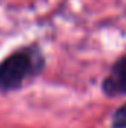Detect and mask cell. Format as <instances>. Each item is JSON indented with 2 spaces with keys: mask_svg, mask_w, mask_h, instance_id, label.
Wrapping results in <instances>:
<instances>
[{
  "mask_svg": "<svg viewBox=\"0 0 126 128\" xmlns=\"http://www.w3.org/2000/svg\"><path fill=\"white\" fill-rule=\"evenodd\" d=\"M45 67V55L37 45H27L0 61V92L18 91Z\"/></svg>",
  "mask_w": 126,
  "mask_h": 128,
  "instance_id": "cell-1",
  "label": "cell"
},
{
  "mask_svg": "<svg viewBox=\"0 0 126 128\" xmlns=\"http://www.w3.org/2000/svg\"><path fill=\"white\" fill-rule=\"evenodd\" d=\"M102 91L107 96H126V55L119 58L102 82Z\"/></svg>",
  "mask_w": 126,
  "mask_h": 128,
  "instance_id": "cell-2",
  "label": "cell"
},
{
  "mask_svg": "<svg viewBox=\"0 0 126 128\" xmlns=\"http://www.w3.org/2000/svg\"><path fill=\"white\" fill-rule=\"evenodd\" d=\"M111 125L113 128H126V103L114 112Z\"/></svg>",
  "mask_w": 126,
  "mask_h": 128,
  "instance_id": "cell-3",
  "label": "cell"
}]
</instances>
